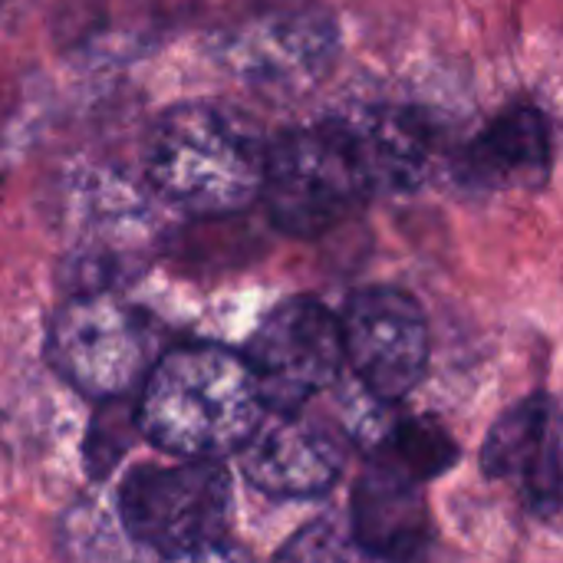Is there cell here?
I'll return each instance as SVG.
<instances>
[{
	"label": "cell",
	"mask_w": 563,
	"mask_h": 563,
	"mask_svg": "<svg viewBox=\"0 0 563 563\" xmlns=\"http://www.w3.org/2000/svg\"><path fill=\"white\" fill-rule=\"evenodd\" d=\"M264 412L247 356L218 343H181L142 383L139 429L175 459H224L241 452Z\"/></svg>",
	"instance_id": "6da1fadb"
},
{
	"label": "cell",
	"mask_w": 563,
	"mask_h": 563,
	"mask_svg": "<svg viewBox=\"0 0 563 563\" xmlns=\"http://www.w3.org/2000/svg\"><path fill=\"white\" fill-rule=\"evenodd\" d=\"M267 142L231 106L178 102L158 115L145 175L162 201L195 218H231L261 198Z\"/></svg>",
	"instance_id": "7a4b0ae2"
},
{
	"label": "cell",
	"mask_w": 563,
	"mask_h": 563,
	"mask_svg": "<svg viewBox=\"0 0 563 563\" xmlns=\"http://www.w3.org/2000/svg\"><path fill=\"white\" fill-rule=\"evenodd\" d=\"M221 73L267 99L317 89L340 59V23L327 0H234L208 26Z\"/></svg>",
	"instance_id": "3957f363"
},
{
	"label": "cell",
	"mask_w": 563,
	"mask_h": 563,
	"mask_svg": "<svg viewBox=\"0 0 563 563\" xmlns=\"http://www.w3.org/2000/svg\"><path fill=\"white\" fill-rule=\"evenodd\" d=\"M376 195V175L350 112L294 125L267 145L261 201L271 224L290 238H323Z\"/></svg>",
	"instance_id": "277c9868"
},
{
	"label": "cell",
	"mask_w": 563,
	"mask_h": 563,
	"mask_svg": "<svg viewBox=\"0 0 563 563\" xmlns=\"http://www.w3.org/2000/svg\"><path fill=\"white\" fill-rule=\"evenodd\" d=\"M231 475L218 459H185L178 465H139L119 492L129 538L172 561L234 558Z\"/></svg>",
	"instance_id": "5b68a950"
},
{
	"label": "cell",
	"mask_w": 563,
	"mask_h": 563,
	"mask_svg": "<svg viewBox=\"0 0 563 563\" xmlns=\"http://www.w3.org/2000/svg\"><path fill=\"white\" fill-rule=\"evenodd\" d=\"M155 320L112 290L73 294L49 320V366L89 399H119L142 389L158 353Z\"/></svg>",
	"instance_id": "8992f818"
},
{
	"label": "cell",
	"mask_w": 563,
	"mask_h": 563,
	"mask_svg": "<svg viewBox=\"0 0 563 563\" xmlns=\"http://www.w3.org/2000/svg\"><path fill=\"white\" fill-rule=\"evenodd\" d=\"M264 406L277 412L307 409L336 386L346 350L340 317L317 297H287L251 333L244 350Z\"/></svg>",
	"instance_id": "52a82bcc"
},
{
	"label": "cell",
	"mask_w": 563,
	"mask_h": 563,
	"mask_svg": "<svg viewBox=\"0 0 563 563\" xmlns=\"http://www.w3.org/2000/svg\"><path fill=\"white\" fill-rule=\"evenodd\" d=\"M346 363L360 389L379 406L416 393L429 369V320L419 300L399 287L373 284L350 294L340 313Z\"/></svg>",
	"instance_id": "ba28073f"
},
{
	"label": "cell",
	"mask_w": 563,
	"mask_h": 563,
	"mask_svg": "<svg viewBox=\"0 0 563 563\" xmlns=\"http://www.w3.org/2000/svg\"><path fill=\"white\" fill-rule=\"evenodd\" d=\"M198 7L201 0H56L49 33L79 66H129L185 30Z\"/></svg>",
	"instance_id": "9c48e42d"
},
{
	"label": "cell",
	"mask_w": 563,
	"mask_h": 563,
	"mask_svg": "<svg viewBox=\"0 0 563 563\" xmlns=\"http://www.w3.org/2000/svg\"><path fill=\"white\" fill-rule=\"evenodd\" d=\"M482 472L508 485L531 515L554 518L563 508V409L558 399L534 393L511 406L482 445Z\"/></svg>",
	"instance_id": "30bf717a"
},
{
	"label": "cell",
	"mask_w": 563,
	"mask_h": 563,
	"mask_svg": "<svg viewBox=\"0 0 563 563\" xmlns=\"http://www.w3.org/2000/svg\"><path fill=\"white\" fill-rule=\"evenodd\" d=\"M346 439L303 409H267L241 445L244 478L271 498H320L346 468Z\"/></svg>",
	"instance_id": "8fae6325"
},
{
	"label": "cell",
	"mask_w": 563,
	"mask_h": 563,
	"mask_svg": "<svg viewBox=\"0 0 563 563\" xmlns=\"http://www.w3.org/2000/svg\"><path fill=\"white\" fill-rule=\"evenodd\" d=\"M350 541L373 561L426 558L435 541L426 485L373 455L353 485Z\"/></svg>",
	"instance_id": "7c38bea8"
},
{
	"label": "cell",
	"mask_w": 563,
	"mask_h": 563,
	"mask_svg": "<svg viewBox=\"0 0 563 563\" xmlns=\"http://www.w3.org/2000/svg\"><path fill=\"white\" fill-rule=\"evenodd\" d=\"M554 172V132L531 102L498 112L455 155V175L478 191H541Z\"/></svg>",
	"instance_id": "4fadbf2b"
},
{
	"label": "cell",
	"mask_w": 563,
	"mask_h": 563,
	"mask_svg": "<svg viewBox=\"0 0 563 563\" xmlns=\"http://www.w3.org/2000/svg\"><path fill=\"white\" fill-rule=\"evenodd\" d=\"M350 119L363 139L379 195L412 191L429 178L439 155V135L426 115L402 106H363L350 109Z\"/></svg>",
	"instance_id": "5bb4252c"
},
{
	"label": "cell",
	"mask_w": 563,
	"mask_h": 563,
	"mask_svg": "<svg viewBox=\"0 0 563 563\" xmlns=\"http://www.w3.org/2000/svg\"><path fill=\"white\" fill-rule=\"evenodd\" d=\"M376 459H383V462L396 465L399 472H406V475L419 478L422 485H429V482L442 478L445 472H452L459 465L462 449L439 419L416 416V419L396 422L389 432L379 435Z\"/></svg>",
	"instance_id": "9a60e30c"
},
{
	"label": "cell",
	"mask_w": 563,
	"mask_h": 563,
	"mask_svg": "<svg viewBox=\"0 0 563 563\" xmlns=\"http://www.w3.org/2000/svg\"><path fill=\"white\" fill-rule=\"evenodd\" d=\"M139 402H129V396L106 399L86 435V472L92 478H106L122 462V455L139 442Z\"/></svg>",
	"instance_id": "2e32d148"
},
{
	"label": "cell",
	"mask_w": 563,
	"mask_h": 563,
	"mask_svg": "<svg viewBox=\"0 0 563 563\" xmlns=\"http://www.w3.org/2000/svg\"><path fill=\"white\" fill-rule=\"evenodd\" d=\"M356 554L353 548H343L340 544V534H336V525L333 521H313L310 528L297 531L280 551L277 558L284 561H333V558H350Z\"/></svg>",
	"instance_id": "e0dca14e"
},
{
	"label": "cell",
	"mask_w": 563,
	"mask_h": 563,
	"mask_svg": "<svg viewBox=\"0 0 563 563\" xmlns=\"http://www.w3.org/2000/svg\"><path fill=\"white\" fill-rule=\"evenodd\" d=\"M3 181H7V165H3V155H0V201H3Z\"/></svg>",
	"instance_id": "ac0fdd59"
},
{
	"label": "cell",
	"mask_w": 563,
	"mask_h": 563,
	"mask_svg": "<svg viewBox=\"0 0 563 563\" xmlns=\"http://www.w3.org/2000/svg\"><path fill=\"white\" fill-rule=\"evenodd\" d=\"M0 7H3V0H0Z\"/></svg>",
	"instance_id": "d6986e66"
}]
</instances>
